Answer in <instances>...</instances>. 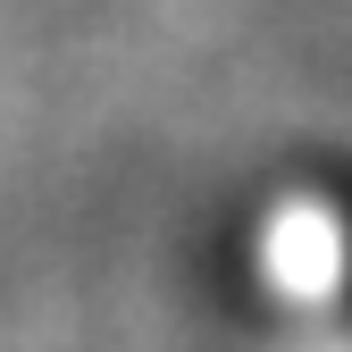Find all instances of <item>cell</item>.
<instances>
[{
	"label": "cell",
	"instance_id": "1",
	"mask_svg": "<svg viewBox=\"0 0 352 352\" xmlns=\"http://www.w3.org/2000/svg\"><path fill=\"white\" fill-rule=\"evenodd\" d=\"M269 277L285 294H327L344 277V227L319 201H285L277 227H269Z\"/></svg>",
	"mask_w": 352,
	"mask_h": 352
}]
</instances>
